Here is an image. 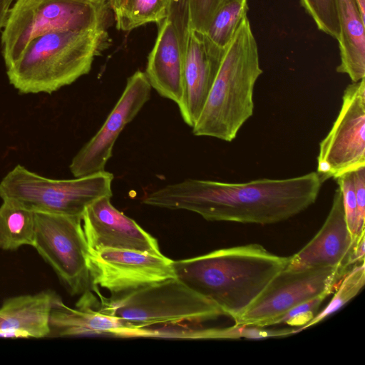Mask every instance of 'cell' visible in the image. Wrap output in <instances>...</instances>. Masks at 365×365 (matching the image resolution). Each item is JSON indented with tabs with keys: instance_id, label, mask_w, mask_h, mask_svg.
<instances>
[{
	"instance_id": "28",
	"label": "cell",
	"mask_w": 365,
	"mask_h": 365,
	"mask_svg": "<svg viewBox=\"0 0 365 365\" xmlns=\"http://www.w3.org/2000/svg\"><path fill=\"white\" fill-rule=\"evenodd\" d=\"M330 294L328 292H324L298 304L282 316L272 321L269 326L285 324L299 328L305 325L317 315L320 305Z\"/></svg>"
},
{
	"instance_id": "12",
	"label": "cell",
	"mask_w": 365,
	"mask_h": 365,
	"mask_svg": "<svg viewBox=\"0 0 365 365\" xmlns=\"http://www.w3.org/2000/svg\"><path fill=\"white\" fill-rule=\"evenodd\" d=\"M150 92L144 72L137 71L128 78L123 93L101 128L73 158L69 168L75 178L106 170L120 133L150 99Z\"/></svg>"
},
{
	"instance_id": "10",
	"label": "cell",
	"mask_w": 365,
	"mask_h": 365,
	"mask_svg": "<svg viewBox=\"0 0 365 365\" xmlns=\"http://www.w3.org/2000/svg\"><path fill=\"white\" fill-rule=\"evenodd\" d=\"M347 269L313 267L302 270L282 269L269 283L235 324L267 327L274 319L299 304L336 287Z\"/></svg>"
},
{
	"instance_id": "31",
	"label": "cell",
	"mask_w": 365,
	"mask_h": 365,
	"mask_svg": "<svg viewBox=\"0 0 365 365\" xmlns=\"http://www.w3.org/2000/svg\"><path fill=\"white\" fill-rule=\"evenodd\" d=\"M364 241H365V230L363 231L356 241L355 242L351 257H350V265H354L364 262Z\"/></svg>"
},
{
	"instance_id": "14",
	"label": "cell",
	"mask_w": 365,
	"mask_h": 365,
	"mask_svg": "<svg viewBox=\"0 0 365 365\" xmlns=\"http://www.w3.org/2000/svg\"><path fill=\"white\" fill-rule=\"evenodd\" d=\"M354 243L346 223L342 195L338 187L322 227L304 247L288 257L284 269L341 267L349 270Z\"/></svg>"
},
{
	"instance_id": "18",
	"label": "cell",
	"mask_w": 365,
	"mask_h": 365,
	"mask_svg": "<svg viewBox=\"0 0 365 365\" xmlns=\"http://www.w3.org/2000/svg\"><path fill=\"white\" fill-rule=\"evenodd\" d=\"M57 294L50 290L6 299L0 307V338H43Z\"/></svg>"
},
{
	"instance_id": "3",
	"label": "cell",
	"mask_w": 365,
	"mask_h": 365,
	"mask_svg": "<svg viewBox=\"0 0 365 365\" xmlns=\"http://www.w3.org/2000/svg\"><path fill=\"white\" fill-rule=\"evenodd\" d=\"M247 16L225 49L203 109L192 128L197 136L233 140L253 115L255 84L262 73Z\"/></svg>"
},
{
	"instance_id": "15",
	"label": "cell",
	"mask_w": 365,
	"mask_h": 365,
	"mask_svg": "<svg viewBox=\"0 0 365 365\" xmlns=\"http://www.w3.org/2000/svg\"><path fill=\"white\" fill-rule=\"evenodd\" d=\"M76 306L78 308H71L63 302L58 295L56 297L48 319V337L145 336L143 327L133 326L100 309H93L89 303L88 293L83 294Z\"/></svg>"
},
{
	"instance_id": "8",
	"label": "cell",
	"mask_w": 365,
	"mask_h": 365,
	"mask_svg": "<svg viewBox=\"0 0 365 365\" xmlns=\"http://www.w3.org/2000/svg\"><path fill=\"white\" fill-rule=\"evenodd\" d=\"M33 247L53 268L71 294L90 283L88 245L81 217L35 212Z\"/></svg>"
},
{
	"instance_id": "25",
	"label": "cell",
	"mask_w": 365,
	"mask_h": 365,
	"mask_svg": "<svg viewBox=\"0 0 365 365\" xmlns=\"http://www.w3.org/2000/svg\"><path fill=\"white\" fill-rule=\"evenodd\" d=\"M300 4L319 30L338 41L340 33L338 0H300Z\"/></svg>"
},
{
	"instance_id": "26",
	"label": "cell",
	"mask_w": 365,
	"mask_h": 365,
	"mask_svg": "<svg viewBox=\"0 0 365 365\" xmlns=\"http://www.w3.org/2000/svg\"><path fill=\"white\" fill-rule=\"evenodd\" d=\"M233 0H188L189 29L203 34L218 10Z\"/></svg>"
},
{
	"instance_id": "20",
	"label": "cell",
	"mask_w": 365,
	"mask_h": 365,
	"mask_svg": "<svg viewBox=\"0 0 365 365\" xmlns=\"http://www.w3.org/2000/svg\"><path fill=\"white\" fill-rule=\"evenodd\" d=\"M35 212L12 200L0 206V249L16 250L34 245Z\"/></svg>"
},
{
	"instance_id": "16",
	"label": "cell",
	"mask_w": 365,
	"mask_h": 365,
	"mask_svg": "<svg viewBox=\"0 0 365 365\" xmlns=\"http://www.w3.org/2000/svg\"><path fill=\"white\" fill-rule=\"evenodd\" d=\"M221 58L209 52L201 34L190 30L184 56L182 93L178 106L184 122L191 128L203 109Z\"/></svg>"
},
{
	"instance_id": "32",
	"label": "cell",
	"mask_w": 365,
	"mask_h": 365,
	"mask_svg": "<svg viewBox=\"0 0 365 365\" xmlns=\"http://www.w3.org/2000/svg\"><path fill=\"white\" fill-rule=\"evenodd\" d=\"M14 0H0V30L6 26Z\"/></svg>"
},
{
	"instance_id": "23",
	"label": "cell",
	"mask_w": 365,
	"mask_h": 365,
	"mask_svg": "<svg viewBox=\"0 0 365 365\" xmlns=\"http://www.w3.org/2000/svg\"><path fill=\"white\" fill-rule=\"evenodd\" d=\"M170 0H129L115 15L116 27L128 31L168 16Z\"/></svg>"
},
{
	"instance_id": "34",
	"label": "cell",
	"mask_w": 365,
	"mask_h": 365,
	"mask_svg": "<svg viewBox=\"0 0 365 365\" xmlns=\"http://www.w3.org/2000/svg\"><path fill=\"white\" fill-rule=\"evenodd\" d=\"M359 11L361 19L365 21V0H354Z\"/></svg>"
},
{
	"instance_id": "33",
	"label": "cell",
	"mask_w": 365,
	"mask_h": 365,
	"mask_svg": "<svg viewBox=\"0 0 365 365\" xmlns=\"http://www.w3.org/2000/svg\"><path fill=\"white\" fill-rule=\"evenodd\" d=\"M129 0H110V7L113 9L114 14L118 13L120 9Z\"/></svg>"
},
{
	"instance_id": "24",
	"label": "cell",
	"mask_w": 365,
	"mask_h": 365,
	"mask_svg": "<svg viewBox=\"0 0 365 365\" xmlns=\"http://www.w3.org/2000/svg\"><path fill=\"white\" fill-rule=\"evenodd\" d=\"M339 283V287L327 306L305 325L299 328L294 327L293 334L321 322L359 294L365 283L364 262L354 264L351 269L347 271Z\"/></svg>"
},
{
	"instance_id": "5",
	"label": "cell",
	"mask_w": 365,
	"mask_h": 365,
	"mask_svg": "<svg viewBox=\"0 0 365 365\" xmlns=\"http://www.w3.org/2000/svg\"><path fill=\"white\" fill-rule=\"evenodd\" d=\"M101 311L138 327L197 324L224 315L176 277L109 299L101 296Z\"/></svg>"
},
{
	"instance_id": "17",
	"label": "cell",
	"mask_w": 365,
	"mask_h": 365,
	"mask_svg": "<svg viewBox=\"0 0 365 365\" xmlns=\"http://www.w3.org/2000/svg\"><path fill=\"white\" fill-rule=\"evenodd\" d=\"M158 24L144 73L151 88L178 105L182 93L184 53L172 21L166 18Z\"/></svg>"
},
{
	"instance_id": "22",
	"label": "cell",
	"mask_w": 365,
	"mask_h": 365,
	"mask_svg": "<svg viewBox=\"0 0 365 365\" xmlns=\"http://www.w3.org/2000/svg\"><path fill=\"white\" fill-rule=\"evenodd\" d=\"M247 11V0L231 1L218 10L202 34L210 53L222 57Z\"/></svg>"
},
{
	"instance_id": "30",
	"label": "cell",
	"mask_w": 365,
	"mask_h": 365,
	"mask_svg": "<svg viewBox=\"0 0 365 365\" xmlns=\"http://www.w3.org/2000/svg\"><path fill=\"white\" fill-rule=\"evenodd\" d=\"M354 181L356 200L358 228L360 233L364 230L365 220V167L354 171Z\"/></svg>"
},
{
	"instance_id": "1",
	"label": "cell",
	"mask_w": 365,
	"mask_h": 365,
	"mask_svg": "<svg viewBox=\"0 0 365 365\" xmlns=\"http://www.w3.org/2000/svg\"><path fill=\"white\" fill-rule=\"evenodd\" d=\"M322 183L317 172L241 183L186 179L150 192L142 202L191 211L209 221L264 225L284 221L307 209L317 200Z\"/></svg>"
},
{
	"instance_id": "35",
	"label": "cell",
	"mask_w": 365,
	"mask_h": 365,
	"mask_svg": "<svg viewBox=\"0 0 365 365\" xmlns=\"http://www.w3.org/2000/svg\"><path fill=\"white\" fill-rule=\"evenodd\" d=\"M94 3H107L110 1V0H89Z\"/></svg>"
},
{
	"instance_id": "7",
	"label": "cell",
	"mask_w": 365,
	"mask_h": 365,
	"mask_svg": "<svg viewBox=\"0 0 365 365\" xmlns=\"http://www.w3.org/2000/svg\"><path fill=\"white\" fill-rule=\"evenodd\" d=\"M113 175L103 171L68 180L44 178L18 165L0 182V197L34 212L82 218L98 199L112 197Z\"/></svg>"
},
{
	"instance_id": "13",
	"label": "cell",
	"mask_w": 365,
	"mask_h": 365,
	"mask_svg": "<svg viewBox=\"0 0 365 365\" xmlns=\"http://www.w3.org/2000/svg\"><path fill=\"white\" fill-rule=\"evenodd\" d=\"M109 196L91 204L82 215L83 229L91 250L121 249L161 255L158 240L135 220L116 209Z\"/></svg>"
},
{
	"instance_id": "21",
	"label": "cell",
	"mask_w": 365,
	"mask_h": 365,
	"mask_svg": "<svg viewBox=\"0 0 365 365\" xmlns=\"http://www.w3.org/2000/svg\"><path fill=\"white\" fill-rule=\"evenodd\" d=\"M293 329H267L266 327L237 324L223 328H197L187 324H175L165 326L163 336L191 339H259L292 335Z\"/></svg>"
},
{
	"instance_id": "11",
	"label": "cell",
	"mask_w": 365,
	"mask_h": 365,
	"mask_svg": "<svg viewBox=\"0 0 365 365\" xmlns=\"http://www.w3.org/2000/svg\"><path fill=\"white\" fill-rule=\"evenodd\" d=\"M173 262L163 254L121 249L90 250V283L116 297L175 278Z\"/></svg>"
},
{
	"instance_id": "4",
	"label": "cell",
	"mask_w": 365,
	"mask_h": 365,
	"mask_svg": "<svg viewBox=\"0 0 365 365\" xmlns=\"http://www.w3.org/2000/svg\"><path fill=\"white\" fill-rule=\"evenodd\" d=\"M106 29L54 31L31 39L6 73L22 93H51L89 73L106 49Z\"/></svg>"
},
{
	"instance_id": "27",
	"label": "cell",
	"mask_w": 365,
	"mask_h": 365,
	"mask_svg": "<svg viewBox=\"0 0 365 365\" xmlns=\"http://www.w3.org/2000/svg\"><path fill=\"white\" fill-rule=\"evenodd\" d=\"M336 180L342 195L346 223L352 240L356 242L361 233L358 228L354 172L344 173L337 177Z\"/></svg>"
},
{
	"instance_id": "19",
	"label": "cell",
	"mask_w": 365,
	"mask_h": 365,
	"mask_svg": "<svg viewBox=\"0 0 365 365\" xmlns=\"http://www.w3.org/2000/svg\"><path fill=\"white\" fill-rule=\"evenodd\" d=\"M338 9L340 63L336 70L357 82L365 77V21L354 0H338Z\"/></svg>"
},
{
	"instance_id": "2",
	"label": "cell",
	"mask_w": 365,
	"mask_h": 365,
	"mask_svg": "<svg viewBox=\"0 0 365 365\" xmlns=\"http://www.w3.org/2000/svg\"><path fill=\"white\" fill-rule=\"evenodd\" d=\"M288 257L259 244L214 250L173 261L175 277L235 319L285 267Z\"/></svg>"
},
{
	"instance_id": "29",
	"label": "cell",
	"mask_w": 365,
	"mask_h": 365,
	"mask_svg": "<svg viewBox=\"0 0 365 365\" xmlns=\"http://www.w3.org/2000/svg\"><path fill=\"white\" fill-rule=\"evenodd\" d=\"M174 25L185 56L189 29L188 0H170L168 16Z\"/></svg>"
},
{
	"instance_id": "6",
	"label": "cell",
	"mask_w": 365,
	"mask_h": 365,
	"mask_svg": "<svg viewBox=\"0 0 365 365\" xmlns=\"http://www.w3.org/2000/svg\"><path fill=\"white\" fill-rule=\"evenodd\" d=\"M109 3L89 0H16L1 35L6 67L33 38L54 31L106 29Z\"/></svg>"
},
{
	"instance_id": "9",
	"label": "cell",
	"mask_w": 365,
	"mask_h": 365,
	"mask_svg": "<svg viewBox=\"0 0 365 365\" xmlns=\"http://www.w3.org/2000/svg\"><path fill=\"white\" fill-rule=\"evenodd\" d=\"M365 167V78L345 89L334 124L319 144L317 173L322 182Z\"/></svg>"
}]
</instances>
